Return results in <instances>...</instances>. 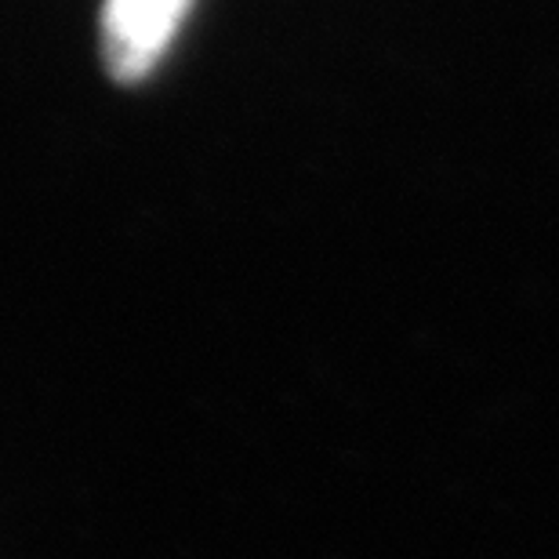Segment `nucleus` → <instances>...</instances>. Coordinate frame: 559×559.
<instances>
[{
  "label": "nucleus",
  "mask_w": 559,
  "mask_h": 559,
  "mask_svg": "<svg viewBox=\"0 0 559 559\" xmlns=\"http://www.w3.org/2000/svg\"><path fill=\"white\" fill-rule=\"evenodd\" d=\"M193 0H106L103 8V55L109 73L139 81L175 40Z\"/></svg>",
  "instance_id": "f257e3e1"
}]
</instances>
